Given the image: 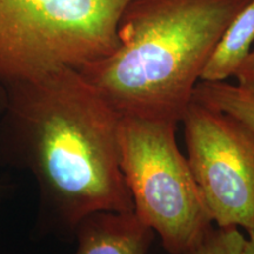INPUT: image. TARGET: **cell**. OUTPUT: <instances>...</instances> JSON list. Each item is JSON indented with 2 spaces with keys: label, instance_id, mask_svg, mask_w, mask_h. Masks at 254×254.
Listing matches in <instances>:
<instances>
[{
  "label": "cell",
  "instance_id": "cell-5",
  "mask_svg": "<svg viewBox=\"0 0 254 254\" xmlns=\"http://www.w3.org/2000/svg\"><path fill=\"white\" fill-rule=\"evenodd\" d=\"M180 123L186 159L212 221L254 231V131L195 100Z\"/></svg>",
  "mask_w": 254,
  "mask_h": 254
},
{
  "label": "cell",
  "instance_id": "cell-10",
  "mask_svg": "<svg viewBox=\"0 0 254 254\" xmlns=\"http://www.w3.org/2000/svg\"><path fill=\"white\" fill-rule=\"evenodd\" d=\"M233 77L237 79L238 86L254 93V49L250 51Z\"/></svg>",
  "mask_w": 254,
  "mask_h": 254
},
{
  "label": "cell",
  "instance_id": "cell-9",
  "mask_svg": "<svg viewBox=\"0 0 254 254\" xmlns=\"http://www.w3.org/2000/svg\"><path fill=\"white\" fill-rule=\"evenodd\" d=\"M245 239L238 227H212L204 239L185 254H243Z\"/></svg>",
  "mask_w": 254,
  "mask_h": 254
},
{
  "label": "cell",
  "instance_id": "cell-6",
  "mask_svg": "<svg viewBox=\"0 0 254 254\" xmlns=\"http://www.w3.org/2000/svg\"><path fill=\"white\" fill-rule=\"evenodd\" d=\"M74 254H147L154 232L134 212H95L74 231Z\"/></svg>",
  "mask_w": 254,
  "mask_h": 254
},
{
  "label": "cell",
  "instance_id": "cell-12",
  "mask_svg": "<svg viewBox=\"0 0 254 254\" xmlns=\"http://www.w3.org/2000/svg\"><path fill=\"white\" fill-rule=\"evenodd\" d=\"M4 193H5V186L0 184V200H1L2 195H4Z\"/></svg>",
  "mask_w": 254,
  "mask_h": 254
},
{
  "label": "cell",
  "instance_id": "cell-8",
  "mask_svg": "<svg viewBox=\"0 0 254 254\" xmlns=\"http://www.w3.org/2000/svg\"><path fill=\"white\" fill-rule=\"evenodd\" d=\"M192 100L225 112L254 131V93L224 81H200Z\"/></svg>",
  "mask_w": 254,
  "mask_h": 254
},
{
  "label": "cell",
  "instance_id": "cell-4",
  "mask_svg": "<svg viewBox=\"0 0 254 254\" xmlns=\"http://www.w3.org/2000/svg\"><path fill=\"white\" fill-rule=\"evenodd\" d=\"M178 123L120 117V168L136 217L171 254H185L212 228L211 215L176 140Z\"/></svg>",
  "mask_w": 254,
  "mask_h": 254
},
{
  "label": "cell",
  "instance_id": "cell-3",
  "mask_svg": "<svg viewBox=\"0 0 254 254\" xmlns=\"http://www.w3.org/2000/svg\"><path fill=\"white\" fill-rule=\"evenodd\" d=\"M131 0H0V81L80 68L119 46Z\"/></svg>",
  "mask_w": 254,
  "mask_h": 254
},
{
  "label": "cell",
  "instance_id": "cell-7",
  "mask_svg": "<svg viewBox=\"0 0 254 254\" xmlns=\"http://www.w3.org/2000/svg\"><path fill=\"white\" fill-rule=\"evenodd\" d=\"M254 44V0L232 19L202 72L201 81H224L244 62Z\"/></svg>",
  "mask_w": 254,
  "mask_h": 254
},
{
  "label": "cell",
  "instance_id": "cell-2",
  "mask_svg": "<svg viewBox=\"0 0 254 254\" xmlns=\"http://www.w3.org/2000/svg\"><path fill=\"white\" fill-rule=\"evenodd\" d=\"M250 0H131L119 46L78 68L120 117L180 123L212 53Z\"/></svg>",
  "mask_w": 254,
  "mask_h": 254
},
{
  "label": "cell",
  "instance_id": "cell-11",
  "mask_svg": "<svg viewBox=\"0 0 254 254\" xmlns=\"http://www.w3.org/2000/svg\"><path fill=\"white\" fill-rule=\"evenodd\" d=\"M243 254H254V231L247 232V238L244 244Z\"/></svg>",
  "mask_w": 254,
  "mask_h": 254
},
{
  "label": "cell",
  "instance_id": "cell-1",
  "mask_svg": "<svg viewBox=\"0 0 254 254\" xmlns=\"http://www.w3.org/2000/svg\"><path fill=\"white\" fill-rule=\"evenodd\" d=\"M119 118L75 68L0 81V164L33 177L47 231L74 237L95 212H133Z\"/></svg>",
  "mask_w": 254,
  "mask_h": 254
}]
</instances>
